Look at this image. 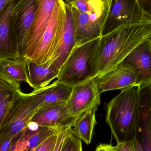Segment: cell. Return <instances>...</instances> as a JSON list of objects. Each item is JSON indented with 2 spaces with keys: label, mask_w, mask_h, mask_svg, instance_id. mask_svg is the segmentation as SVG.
<instances>
[{
  "label": "cell",
  "mask_w": 151,
  "mask_h": 151,
  "mask_svg": "<svg viewBox=\"0 0 151 151\" xmlns=\"http://www.w3.org/2000/svg\"><path fill=\"white\" fill-rule=\"evenodd\" d=\"M151 24L124 25L102 35L90 59L92 77L112 71L139 45L150 37Z\"/></svg>",
  "instance_id": "cell-1"
},
{
  "label": "cell",
  "mask_w": 151,
  "mask_h": 151,
  "mask_svg": "<svg viewBox=\"0 0 151 151\" xmlns=\"http://www.w3.org/2000/svg\"><path fill=\"white\" fill-rule=\"evenodd\" d=\"M139 89L122 90L106 105V121L117 143L136 139Z\"/></svg>",
  "instance_id": "cell-2"
},
{
  "label": "cell",
  "mask_w": 151,
  "mask_h": 151,
  "mask_svg": "<svg viewBox=\"0 0 151 151\" xmlns=\"http://www.w3.org/2000/svg\"><path fill=\"white\" fill-rule=\"evenodd\" d=\"M70 4L75 23L76 47L100 37L109 9L101 0H77Z\"/></svg>",
  "instance_id": "cell-3"
},
{
  "label": "cell",
  "mask_w": 151,
  "mask_h": 151,
  "mask_svg": "<svg viewBox=\"0 0 151 151\" xmlns=\"http://www.w3.org/2000/svg\"><path fill=\"white\" fill-rule=\"evenodd\" d=\"M40 109L34 93H26L20 91L12 107L0 124V140L11 138L14 142Z\"/></svg>",
  "instance_id": "cell-4"
},
{
  "label": "cell",
  "mask_w": 151,
  "mask_h": 151,
  "mask_svg": "<svg viewBox=\"0 0 151 151\" xmlns=\"http://www.w3.org/2000/svg\"><path fill=\"white\" fill-rule=\"evenodd\" d=\"M100 38L74 48L60 71L58 82L73 86L92 77L90 59Z\"/></svg>",
  "instance_id": "cell-5"
},
{
  "label": "cell",
  "mask_w": 151,
  "mask_h": 151,
  "mask_svg": "<svg viewBox=\"0 0 151 151\" xmlns=\"http://www.w3.org/2000/svg\"><path fill=\"white\" fill-rule=\"evenodd\" d=\"M66 16V2L64 0H58L48 27L28 60L39 64L50 61L60 39Z\"/></svg>",
  "instance_id": "cell-6"
},
{
  "label": "cell",
  "mask_w": 151,
  "mask_h": 151,
  "mask_svg": "<svg viewBox=\"0 0 151 151\" xmlns=\"http://www.w3.org/2000/svg\"><path fill=\"white\" fill-rule=\"evenodd\" d=\"M151 24V16L142 8L139 0H112L102 29V35L120 26Z\"/></svg>",
  "instance_id": "cell-7"
},
{
  "label": "cell",
  "mask_w": 151,
  "mask_h": 151,
  "mask_svg": "<svg viewBox=\"0 0 151 151\" xmlns=\"http://www.w3.org/2000/svg\"><path fill=\"white\" fill-rule=\"evenodd\" d=\"M38 0H15L11 17L14 37L21 57H24Z\"/></svg>",
  "instance_id": "cell-8"
},
{
  "label": "cell",
  "mask_w": 151,
  "mask_h": 151,
  "mask_svg": "<svg viewBox=\"0 0 151 151\" xmlns=\"http://www.w3.org/2000/svg\"><path fill=\"white\" fill-rule=\"evenodd\" d=\"M101 93L96 78L91 77L72 86L67 104L72 116L78 118L87 110L99 107Z\"/></svg>",
  "instance_id": "cell-9"
},
{
  "label": "cell",
  "mask_w": 151,
  "mask_h": 151,
  "mask_svg": "<svg viewBox=\"0 0 151 151\" xmlns=\"http://www.w3.org/2000/svg\"><path fill=\"white\" fill-rule=\"evenodd\" d=\"M119 65L135 74L137 86L151 85V40L147 39L132 50Z\"/></svg>",
  "instance_id": "cell-10"
},
{
  "label": "cell",
  "mask_w": 151,
  "mask_h": 151,
  "mask_svg": "<svg viewBox=\"0 0 151 151\" xmlns=\"http://www.w3.org/2000/svg\"><path fill=\"white\" fill-rule=\"evenodd\" d=\"M139 89L136 139L142 151H151V85Z\"/></svg>",
  "instance_id": "cell-11"
},
{
  "label": "cell",
  "mask_w": 151,
  "mask_h": 151,
  "mask_svg": "<svg viewBox=\"0 0 151 151\" xmlns=\"http://www.w3.org/2000/svg\"><path fill=\"white\" fill-rule=\"evenodd\" d=\"M58 0H38L34 22L30 32L24 57L29 59L48 27Z\"/></svg>",
  "instance_id": "cell-12"
},
{
  "label": "cell",
  "mask_w": 151,
  "mask_h": 151,
  "mask_svg": "<svg viewBox=\"0 0 151 151\" xmlns=\"http://www.w3.org/2000/svg\"><path fill=\"white\" fill-rule=\"evenodd\" d=\"M67 102H61L40 108L32 121L43 127L58 129L70 127L77 118L71 115Z\"/></svg>",
  "instance_id": "cell-13"
},
{
  "label": "cell",
  "mask_w": 151,
  "mask_h": 151,
  "mask_svg": "<svg viewBox=\"0 0 151 151\" xmlns=\"http://www.w3.org/2000/svg\"><path fill=\"white\" fill-rule=\"evenodd\" d=\"M66 2V16L60 39L50 61L60 71L76 47V30L71 6Z\"/></svg>",
  "instance_id": "cell-14"
},
{
  "label": "cell",
  "mask_w": 151,
  "mask_h": 151,
  "mask_svg": "<svg viewBox=\"0 0 151 151\" xmlns=\"http://www.w3.org/2000/svg\"><path fill=\"white\" fill-rule=\"evenodd\" d=\"M15 1L0 13V60L22 57L14 37L11 22Z\"/></svg>",
  "instance_id": "cell-15"
},
{
  "label": "cell",
  "mask_w": 151,
  "mask_h": 151,
  "mask_svg": "<svg viewBox=\"0 0 151 151\" xmlns=\"http://www.w3.org/2000/svg\"><path fill=\"white\" fill-rule=\"evenodd\" d=\"M101 93L115 90H125L137 86L135 74L121 65L107 74L96 77Z\"/></svg>",
  "instance_id": "cell-16"
},
{
  "label": "cell",
  "mask_w": 151,
  "mask_h": 151,
  "mask_svg": "<svg viewBox=\"0 0 151 151\" xmlns=\"http://www.w3.org/2000/svg\"><path fill=\"white\" fill-rule=\"evenodd\" d=\"M29 85L34 90L43 88L57 78L60 70L50 61L39 63L28 60L27 62Z\"/></svg>",
  "instance_id": "cell-17"
},
{
  "label": "cell",
  "mask_w": 151,
  "mask_h": 151,
  "mask_svg": "<svg viewBox=\"0 0 151 151\" xmlns=\"http://www.w3.org/2000/svg\"><path fill=\"white\" fill-rule=\"evenodd\" d=\"M72 89V86L56 80L43 88L33 90L32 92L41 108L68 101Z\"/></svg>",
  "instance_id": "cell-18"
},
{
  "label": "cell",
  "mask_w": 151,
  "mask_h": 151,
  "mask_svg": "<svg viewBox=\"0 0 151 151\" xmlns=\"http://www.w3.org/2000/svg\"><path fill=\"white\" fill-rule=\"evenodd\" d=\"M21 83L0 75V124L1 123L21 91Z\"/></svg>",
  "instance_id": "cell-19"
},
{
  "label": "cell",
  "mask_w": 151,
  "mask_h": 151,
  "mask_svg": "<svg viewBox=\"0 0 151 151\" xmlns=\"http://www.w3.org/2000/svg\"><path fill=\"white\" fill-rule=\"evenodd\" d=\"M98 107L93 108L78 116L70 126L71 132L86 145L91 144L94 127L97 124L96 112Z\"/></svg>",
  "instance_id": "cell-20"
},
{
  "label": "cell",
  "mask_w": 151,
  "mask_h": 151,
  "mask_svg": "<svg viewBox=\"0 0 151 151\" xmlns=\"http://www.w3.org/2000/svg\"><path fill=\"white\" fill-rule=\"evenodd\" d=\"M24 57L0 60V75L18 83H29L27 62Z\"/></svg>",
  "instance_id": "cell-21"
},
{
  "label": "cell",
  "mask_w": 151,
  "mask_h": 151,
  "mask_svg": "<svg viewBox=\"0 0 151 151\" xmlns=\"http://www.w3.org/2000/svg\"><path fill=\"white\" fill-rule=\"evenodd\" d=\"M61 129H62L42 127L39 130L31 134L19 136L14 142L10 151H34L49 135Z\"/></svg>",
  "instance_id": "cell-22"
},
{
  "label": "cell",
  "mask_w": 151,
  "mask_h": 151,
  "mask_svg": "<svg viewBox=\"0 0 151 151\" xmlns=\"http://www.w3.org/2000/svg\"><path fill=\"white\" fill-rule=\"evenodd\" d=\"M66 129L57 131L47 137L34 151H60Z\"/></svg>",
  "instance_id": "cell-23"
},
{
  "label": "cell",
  "mask_w": 151,
  "mask_h": 151,
  "mask_svg": "<svg viewBox=\"0 0 151 151\" xmlns=\"http://www.w3.org/2000/svg\"><path fill=\"white\" fill-rule=\"evenodd\" d=\"M96 151H142L136 139L133 141L117 143L116 145L100 144L96 147Z\"/></svg>",
  "instance_id": "cell-24"
},
{
  "label": "cell",
  "mask_w": 151,
  "mask_h": 151,
  "mask_svg": "<svg viewBox=\"0 0 151 151\" xmlns=\"http://www.w3.org/2000/svg\"><path fill=\"white\" fill-rule=\"evenodd\" d=\"M81 139L75 136L70 129V127L65 130L60 151H81L83 150Z\"/></svg>",
  "instance_id": "cell-25"
},
{
  "label": "cell",
  "mask_w": 151,
  "mask_h": 151,
  "mask_svg": "<svg viewBox=\"0 0 151 151\" xmlns=\"http://www.w3.org/2000/svg\"><path fill=\"white\" fill-rule=\"evenodd\" d=\"M14 140L11 138H6L0 140V151H10Z\"/></svg>",
  "instance_id": "cell-26"
},
{
  "label": "cell",
  "mask_w": 151,
  "mask_h": 151,
  "mask_svg": "<svg viewBox=\"0 0 151 151\" xmlns=\"http://www.w3.org/2000/svg\"><path fill=\"white\" fill-rule=\"evenodd\" d=\"M143 9L151 16V0H139Z\"/></svg>",
  "instance_id": "cell-27"
},
{
  "label": "cell",
  "mask_w": 151,
  "mask_h": 151,
  "mask_svg": "<svg viewBox=\"0 0 151 151\" xmlns=\"http://www.w3.org/2000/svg\"><path fill=\"white\" fill-rule=\"evenodd\" d=\"M14 0H0V13L2 12L6 7Z\"/></svg>",
  "instance_id": "cell-28"
},
{
  "label": "cell",
  "mask_w": 151,
  "mask_h": 151,
  "mask_svg": "<svg viewBox=\"0 0 151 151\" xmlns=\"http://www.w3.org/2000/svg\"><path fill=\"white\" fill-rule=\"evenodd\" d=\"M102 1V3L104 4L105 7L107 9H109L111 6V3H112V0H101Z\"/></svg>",
  "instance_id": "cell-29"
},
{
  "label": "cell",
  "mask_w": 151,
  "mask_h": 151,
  "mask_svg": "<svg viewBox=\"0 0 151 151\" xmlns=\"http://www.w3.org/2000/svg\"><path fill=\"white\" fill-rule=\"evenodd\" d=\"M76 1L77 0H64V1H66L67 3H69V4H71V3Z\"/></svg>",
  "instance_id": "cell-30"
},
{
  "label": "cell",
  "mask_w": 151,
  "mask_h": 151,
  "mask_svg": "<svg viewBox=\"0 0 151 151\" xmlns=\"http://www.w3.org/2000/svg\"><path fill=\"white\" fill-rule=\"evenodd\" d=\"M149 38H150V39L151 40V36H150V37H149Z\"/></svg>",
  "instance_id": "cell-31"
}]
</instances>
